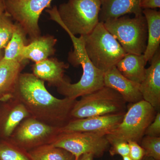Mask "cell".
<instances>
[{
  "mask_svg": "<svg viewBox=\"0 0 160 160\" xmlns=\"http://www.w3.org/2000/svg\"><path fill=\"white\" fill-rule=\"evenodd\" d=\"M23 103L30 117L62 128L72 119L71 112L77 99L55 97L46 89L45 82L31 73H21L14 97Z\"/></svg>",
  "mask_w": 160,
  "mask_h": 160,
  "instance_id": "cell-1",
  "label": "cell"
},
{
  "mask_svg": "<svg viewBox=\"0 0 160 160\" xmlns=\"http://www.w3.org/2000/svg\"><path fill=\"white\" fill-rule=\"evenodd\" d=\"M100 0H68L58 8L46 9L50 19L56 22L66 32L85 36L97 26L101 9Z\"/></svg>",
  "mask_w": 160,
  "mask_h": 160,
  "instance_id": "cell-2",
  "label": "cell"
},
{
  "mask_svg": "<svg viewBox=\"0 0 160 160\" xmlns=\"http://www.w3.org/2000/svg\"><path fill=\"white\" fill-rule=\"evenodd\" d=\"M83 36L89 59L96 68L104 73L116 66L126 54L103 22H99L91 33Z\"/></svg>",
  "mask_w": 160,
  "mask_h": 160,
  "instance_id": "cell-3",
  "label": "cell"
},
{
  "mask_svg": "<svg viewBox=\"0 0 160 160\" xmlns=\"http://www.w3.org/2000/svg\"><path fill=\"white\" fill-rule=\"evenodd\" d=\"M103 23L126 53L143 54L147 46L148 29L143 14L132 18L123 16Z\"/></svg>",
  "mask_w": 160,
  "mask_h": 160,
  "instance_id": "cell-4",
  "label": "cell"
},
{
  "mask_svg": "<svg viewBox=\"0 0 160 160\" xmlns=\"http://www.w3.org/2000/svg\"><path fill=\"white\" fill-rule=\"evenodd\" d=\"M126 104L118 92L104 86L77 100L71 111V118L126 113Z\"/></svg>",
  "mask_w": 160,
  "mask_h": 160,
  "instance_id": "cell-5",
  "label": "cell"
},
{
  "mask_svg": "<svg viewBox=\"0 0 160 160\" xmlns=\"http://www.w3.org/2000/svg\"><path fill=\"white\" fill-rule=\"evenodd\" d=\"M130 104L119 125L106 136L110 145L118 142H140L146 129L158 112L150 104L143 100Z\"/></svg>",
  "mask_w": 160,
  "mask_h": 160,
  "instance_id": "cell-6",
  "label": "cell"
},
{
  "mask_svg": "<svg viewBox=\"0 0 160 160\" xmlns=\"http://www.w3.org/2000/svg\"><path fill=\"white\" fill-rule=\"evenodd\" d=\"M53 0H4L5 11L23 28L29 42L41 36V15Z\"/></svg>",
  "mask_w": 160,
  "mask_h": 160,
  "instance_id": "cell-7",
  "label": "cell"
},
{
  "mask_svg": "<svg viewBox=\"0 0 160 160\" xmlns=\"http://www.w3.org/2000/svg\"><path fill=\"white\" fill-rule=\"evenodd\" d=\"M51 144L69 151L75 160L87 153L102 157L110 146L106 136L84 132H60Z\"/></svg>",
  "mask_w": 160,
  "mask_h": 160,
  "instance_id": "cell-8",
  "label": "cell"
},
{
  "mask_svg": "<svg viewBox=\"0 0 160 160\" xmlns=\"http://www.w3.org/2000/svg\"><path fill=\"white\" fill-rule=\"evenodd\" d=\"M60 132V128L29 117L21 122L8 140L29 151L39 146L51 144Z\"/></svg>",
  "mask_w": 160,
  "mask_h": 160,
  "instance_id": "cell-9",
  "label": "cell"
},
{
  "mask_svg": "<svg viewBox=\"0 0 160 160\" xmlns=\"http://www.w3.org/2000/svg\"><path fill=\"white\" fill-rule=\"evenodd\" d=\"M125 113L71 119L60 128L61 132H84L106 136L122 122Z\"/></svg>",
  "mask_w": 160,
  "mask_h": 160,
  "instance_id": "cell-10",
  "label": "cell"
},
{
  "mask_svg": "<svg viewBox=\"0 0 160 160\" xmlns=\"http://www.w3.org/2000/svg\"><path fill=\"white\" fill-rule=\"evenodd\" d=\"M0 105V140L9 139L23 120L30 117L22 103L13 98Z\"/></svg>",
  "mask_w": 160,
  "mask_h": 160,
  "instance_id": "cell-11",
  "label": "cell"
},
{
  "mask_svg": "<svg viewBox=\"0 0 160 160\" xmlns=\"http://www.w3.org/2000/svg\"><path fill=\"white\" fill-rule=\"evenodd\" d=\"M146 69V75L140 83L143 100L149 103L157 111L160 109V52L158 50Z\"/></svg>",
  "mask_w": 160,
  "mask_h": 160,
  "instance_id": "cell-12",
  "label": "cell"
},
{
  "mask_svg": "<svg viewBox=\"0 0 160 160\" xmlns=\"http://www.w3.org/2000/svg\"><path fill=\"white\" fill-rule=\"evenodd\" d=\"M104 84L118 92L126 103L133 104L143 100L140 84L123 76L116 66L104 73Z\"/></svg>",
  "mask_w": 160,
  "mask_h": 160,
  "instance_id": "cell-13",
  "label": "cell"
},
{
  "mask_svg": "<svg viewBox=\"0 0 160 160\" xmlns=\"http://www.w3.org/2000/svg\"><path fill=\"white\" fill-rule=\"evenodd\" d=\"M28 62L9 61L3 58L0 61V102L14 97L19 77Z\"/></svg>",
  "mask_w": 160,
  "mask_h": 160,
  "instance_id": "cell-14",
  "label": "cell"
},
{
  "mask_svg": "<svg viewBox=\"0 0 160 160\" xmlns=\"http://www.w3.org/2000/svg\"><path fill=\"white\" fill-rule=\"evenodd\" d=\"M69 65L55 58H48L35 63L32 66V74L49 86L57 88L69 81L65 77V72Z\"/></svg>",
  "mask_w": 160,
  "mask_h": 160,
  "instance_id": "cell-15",
  "label": "cell"
},
{
  "mask_svg": "<svg viewBox=\"0 0 160 160\" xmlns=\"http://www.w3.org/2000/svg\"><path fill=\"white\" fill-rule=\"evenodd\" d=\"M101 9L99 21L104 23L127 14H142L140 6L141 0H100Z\"/></svg>",
  "mask_w": 160,
  "mask_h": 160,
  "instance_id": "cell-16",
  "label": "cell"
},
{
  "mask_svg": "<svg viewBox=\"0 0 160 160\" xmlns=\"http://www.w3.org/2000/svg\"><path fill=\"white\" fill-rule=\"evenodd\" d=\"M57 40L53 36L46 35L29 42L22 51L23 60H31L37 63L46 59L55 54V46Z\"/></svg>",
  "mask_w": 160,
  "mask_h": 160,
  "instance_id": "cell-17",
  "label": "cell"
},
{
  "mask_svg": "<svg viewBox=\"0 0 160 160\" xmlns=\"http://www.w3.org/2000/svg\"><path fill=\"white\" fill-rule=\"evenodd\" d=\"M148 29L147 46L143 56L146 62H150L159 49L160 44V12L154 9H143Z\"/></svg>",
  "mask_w": 160,
  "mask_h": 160,
  "instance_id": "cell-18",
  "label": "cell"
},
{
  "mask_svg": "<svg viewBox=\"0 0 160 160\" xmlns=\"http://www.w3.org/2000/svg\"><path fill=\"white\" fill-rule=\"evenodd\" d=\"M147 63L143 54L126 53L116 67L126 78L140 84L145 78Z\"/></svg>",
  "mask_w": 160,
  "mask_h": 160,
  "instance_id": "cell-19",
  "label": "cell"
},
{
  "mask_svg": "<svg viewBox=\"0 0 160 160\" xmlns=\"http://www.w3.org/2000/svg\"><path fill=\"white\" fill-rule=\"evenodd\" d=\"M15 27L12 37L9 43L4 49V59L9 61H22V53L24 47L29 43L27 35L23 28L18 23L15 22Z\"/></svg>",
  "mask_w": 160,
  "mask_h": 160,
  "instance_id": "cell-20",
  "label": "cell"
},
{
  "mask_svg": "<svg viewBox=\"0 0 160 160\" xmlns=\"http://www.w3.org/2000/svg\"><path fill=\"white\" fill-rule=\"evenodd\" d=\"M28 152L32 160H75L69 151L51 144L39 146Z\"/></svg>",
  "mask_w": 160,
  "mask_h": 160,
  "instance_id": "cell-21",
  "label": "cell"
},
{
  "mask_svg": "<svg viewBox=\"0 0 160 160\" xmlns=\"http://www.w3.org/2000/svg\"><path fill=\"white\" fill-rule=\"evenodd\" d=\"M0 160H32L28 151L9 140H0Z\"/></svg>",
  "mask_w": 160,
  "mask_h": 160,
  "instance_id": "cell-22",
  "label": "cell"
},
{
  "mask_svg": "<svg viewBox=\"0 0 160 160\" xmlns=\"http://www.w3.org/2000/svg\"><path fill=\"white\" fill-rule=\"evenodd\" d=\"M6 11L0 14V51H4L11 39L15 23Z\"/></svg>",
  "mask_w": 160,
  "mask_h": 160,
  "instance_id": "cell-23",
  "label": "cell"
},
{
  "mask_svg": "<svg viewBox=\"0 0 160 160\" xmlns=\"http://www.w3.org/2000/svg\"><path fill=\"white\" fill-rule=\"evenodd\" d=\"M140 143L145 151V156L160 160V137L145 135Z\"/></svg>",
  "mask_w": 160,
  "mask_h": 160,
  "instance_id": "cell-24",
  "label": "cell"
},
{
  "mask_svg": "<svg viewBox=\"0 0 160 160\" xmlns=\"http://www.w3.org/2000/svg\"><path fill=\"white\" fill-rule=\"evenodd\" d=\"M109 152L112 156L119 155L122 157L129 155V147L127 142H118L110 145Z\"/></svg>",
  "mask_w": 160,
  "mask_h": 160,
  "instance_id": "cell-25",
  "label": "cell"
},
{
  "mask_svg": "<svg viewBox=\"0 0 160 160\" xmlns=\"http://www.w3.org/2000/svg\"><path fill=\"white\" fill-rule=\"evenodd\" d=\"M129 147V156L132 160H142L145 156V151L139 143L133 141L128 142Z\"/></svg>",
  "mask_w": 160,
  "mask_h": 160,
  "instance_id": "cell-26",
  "label": "cell"
},
{
  "mask_svg": "<svg viewBox=\"0 0 160 160\" xmlns=\"http://www.w3.org/2000/svg\"><path fill=\"white\" fill-rule=\"evenodd\" d=\"M145 135L154 137H160V111L157 112L154 120L149 124L146 129Z\"/></svg>",
  "mask_w": 160,
  "mask_h": 160,
  "instance_id": "cell-27",
  "label": "cell"
},
{
  "mask_svg": "<svg viewBox=\"0 0 160 160\" xmlns=\"http://www.w3.org/2000/svg\"><path fill=\"white\" fill-rule=\"evenodd\" d=\"M140 6L142 10L160 8V0H141Z\"/></svg>",
  "mask_w": 160,
  "mask_h": 160,
  "instance_id": "cell-28",
  "label": "cell"
},
{
  "mask_svg": "<svg viewBox=\"0 0 160 160\" xmlns=\"http://www.w3.org/2000/svg\"><path fill=\"white\" fill-rule=\"evenodd\" d=\"M94 158L93 155L87 153L81 156L78 160H93Z\"/></svg>",
  "mask_w": 160,
  "mask_h": 160,
  "instance_id": "cell-29",
  "label": "cell"
},
{
  "mask_svg": "<svg viewBox=\"0 0 160 160\" xmlns=\"http://www.w3.org/2000/svg\"><path fill=\"white\" fill-rule=\"evenodd\" d=\"M5 12V6L4 0H0V14Z\"/></svg>",
  "mask_w": 160,
  "mask_h": 160,
  "instance_id": "cell-30",
  "label": "cell"
},
{
  "mask_svg": "<svg viewBox=\"0 0 160 160\" xmlns=\"http://www.w3.org/2000/svg\"><path fill=\"white\" fill-rule=\"evenodd\" d=\"M122 160H132L129 155L125 156L122 157Z\"/></svg>",
  "mask_w": 160,
  "mask_h": 160,
  "instance_id": "cell-31",
  "label": "cell"
},
{
  "mask_svg": "<svg viewBox=\"0 0 160 160\" xmlns=\"http://www.w3.org/2000/svg\"><path fill=\"white\" fill-rule=\"evenodd\" d=\"M142 160H156L154 159V158H152L148 157L145 156L144 158Z\"/></svg>",
  "mask_w": 160,
  "mask_h": 160,
  "instance_id": "cell-32",
  "label": "cell"
},
{
  "mask_svg": "<svg viewBox=\"0 0 160 160\" xmlns=\"http://www.w3.org/2000/svg\"><path fill=\"white\" fill-rule=\"evenodd\" d=\"M4 51H0V61L4 57Z\"/></svg>",
  "mask_w": 160,
  "mask_h": 160,
  "instance_id": "cell-33",
  "label": "cell"
}]
</instances>
